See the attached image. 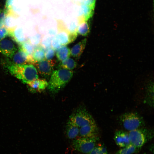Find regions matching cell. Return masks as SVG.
<instances>
[{
    "label": "cell",
    "instance_id": "277c9868",
    "mask_svg": "<svg viewBox=\"0 0 154 154\" xmlns=\"http://www.w3.org/2000/svg\"><path fill=\"white\" fill-rule=\"evenodd\" d=\"M128 133L130 143L137 149L141 148L153 136L151 130L143 127L129 131Z\"/></svg>",
    "mask_w": 154,
    "mask_h": 154
},
{
    "label": "cell",
    "instance_id": "e0dca14e",
    "mask_svg": "<svg viewBox=\"0 0 154 154\" xmlns=\"http://www.w3.org/2000/svg\"><path fill=\"white\" fill-rule=\"evenodd\" d=\"M88 20H80L77 27V33L80 35L86 36L89 33L90 27Z\"/></svg>",
    "mask_w": 154,
    "mask_h": 154
},
{
    "label": "cell",
    "instance_id": "7a4b0ae2",
    "mask_svg": "<svg viewBox=\"0 0 154 154\" xmlns=\"http://www.w3.org/2000/svg\"><path fill=\"white\" fill-rule=\"evenodd\" d=\"M73 76V72L71 70L59 69L53 71L48 82V89L52 93L58 92L69 82Z\"/></svg>",
    "mask_w": 154,
    "mask_h": 154
},
{
    "label": "cell",
    "instance_id": "f1b7e54d",
    "mask_svg": "<svg viewBox=\"0 0 154 154\" xmlns=\"http://www.w3.org/2000/svg\"><path fill=\"white\" fill-rule=\"evenodd\" d=\"M41 40V37L38 34L32 37L30 40V42L33 44L37 45L39 43Z\"/></svg>",
    "mask_w": 154,
    "mask_h": 154
},
{
    "label": "cell",
    "instance_id": "30bf717a",
    "mask_svg": "<svg viewBox=\"0 0 154 154\" xmlns=\"http://www.w3.org/2000/svg\"><path fill=\"white\" fill-rule=\"evenodd\" d=\"M79 134L83 137L94 138L98 137L99 130L96 122L80 128Z\"/></svg>",
    "mask_w": 154,
    "mask_h": 154
},
{
    "label": "cell",
    "instance_id": "6da1fadb",
    "mask_svg": "<svg viewBox=\"0 0 154 154\" xmlns=\"http://www.w3.org/2000/svg\"><path fill=\"white\" fill-rule=\"evenodd\" d=\"M7 68L12 75L27 84L38 78L37 69L33 64L13 63L8 65Z\"/></svg>",
    "mask_w": 154,
    "mask_h": 154
},
{
    "label": "cell",
    "instance_id": "ac0fdd59",
    "mask_svg": "<svg viewBox=\"0 0 154 154\" xmlns=\"http://www.w3.org/2000/svg\"><path fill=\"white\" fill-rule=\"evenodd\" d=\"M45 52L42 46L38 45L34 48L32 56L36 62L39 61L44 59Z\"/></svg>",
    "mask_w": 154,
    "mask_h": 154
},
{
    "label": "cell",
    "instance_id": "ba28073f",
    "mask_svg": "<svg viewBox=\"0 0 154 154\" xmlns=\"http://www.w3.org/2000/svg\"><path fill=\"white\" fill-rule=\"evenodd\" d=\"M55 61L53 60H47L44 59L35 64L39 73L42 76L48 78L53 71Z\"/></svg>",
    "mask_w": 154,
    "mask_h": 154
},
{
    "label": "cell",
    "instance_id": "5b68a950",
    "mask_svg": "<svg viewBox=\"0 0 154 154\" xmlns=\"http://www.w3.org/2000/svg\"><path fill=\"white\" fill-rule=\"evenodd\" d=\"M98 139V137L94 138L81 137L74 140L72 142V145L76 150L87 154L96 146Z\"/></svg>",
    "mask_w": 154,
    "mask_h": 154
},
{
    "label": "cell",
    "instance_id": "4316f807",
    "mask_svg": "<svg viewBox=\"0 0 154 154\" xmlns=\"http://www.w3.org/2000/svg\"><path fill=\"white\" fill-rule=\"evenodd\" d=\"M59 41L56 35L52 38L51 41V46L54 50H57L61 46Z\"/></svg>",
    "mask_w": 154,
    "mask_h": 154
},
{
    "label": "cell",
    "instance_id": "4fadbf2b",
    "mask_svg": "<svg viewBox=\"0 0 154 154\" xmlns=\"http://www.w3.org/2000/svg\"><path fill=\"white\" fill-rule=\"evenodd\" d=\"M58 25L57 37L62 46L66 45L70 43L69 31L64 25L60 24Z\"/></svg>",
    "mask_w": 154,
    "mask_h": 154
},
{
    "label": "cell",
    "instance_id": "8992f818",
    "mask_svg": "<svg viewBox=\"0 0 154 154\" xmlns=\"http://www.w3.org/2000/svg\"><path fill=\"white\" fill-rule=\"evenodd\" d=\"M80 128L95 122L92 116L85 108H80L72 115L70 118Z\"/></svg>",
    "mask_w": 154,
    "mask_h": 154
},
{
    "label": "cell",
    "instance_id": "9a60e30c",
    "mask_svg": "<svg viewBox=\"0 0 154 154\" xmlns=\"http://www.w3.org/2000/svg\"><path fill=\"white\" fill-rule=\"evenodd\" d=\"M86 42V38H84L75 44L70 50L71 55L76 59H79L85 48Z\"/></svg>",
    "mask_w": 154,
    "mask_h": 154
},
{
    "label": "cell",
    "instance_id": "484cf974",
    "mask_svg": "<svg viewBox=\"0 0 154 154\" xmlns=\"http://www.w3.org/2000/svg\"><path fill=\"white\" fill-rule=\"evenodd\" d=\"M9 31L5 25L0 27V40L9 36Z\"/></svg>",
    "mask_w": 154,
    "mask_h": 154
},
{
    "label": "cell",
    "instance_id": "9c48e42d",
    "mask_svg": "<svg viewBox=\"0 0 154 154\" xmlns=\"http://www.w3.org/2000/svg\"><path fill=\"white\" fill-rule=\"evenodd\" d=\"M13 64H35L36 62L32 56L29 55L23 51L20 47L11 58Z\"/></svg>",
    "mask_w": 154,
    "mask_h": 154
},
{
    "label": "cell",
    "instance_id": "52a82bcc",
    "mask_svg": "<svg viewBox=\"0 0 154 154\" xmlns=\"http://www.w3.org/2000/svg\"><path fill=\"white\" fill-rule=\"evenodd\" d=\"M8 37L0 40V52L6 57L11 58L18 49L16 42Z\"/></svg>",
    "mask_w": 154,
    "mask_h": 154
},
{
    "label": "cell",
    "instance_id": "d4e9b609",
    "mask_svg": "<svg viewBox=\"0 0 154 154\" xmlns=\"http://www.w3.org/2000/svg\"><path fill=\"white\" fill-rule=\"evenodd\" d=\"M55 50L52 48L46 49L45 52V58L47 60H52L55 54Z\"/></svg>",
    "mask_w": 154,
    "mask_h": 154
},
{
    "label": "cell",
    "instance_id": "3957f363",
    "mask_svg": "<svg viewBox=\"0 0 154 154\" xmlns=\"http://www.w3.org/2000/svg\"><path fill=\"white\" fill-rule=\"evenodd\" d=\"M119 120L123 128L129 131L143 127L145 125L142 117L134 112L122 114L120 116Z\"/></svg>",
    "mask_w": 154,
    "mask_h": 154
},
{
    "label": "cell",
    "instance_id": "cb8c5ba5",
    "mask_svg": "<svg viewBox=\"0 0 154 154\" xmlns=\"http://www.w3.org/2000/svg\"><path fill=\"white\" fill-rule=\"evenodd\" d=\"M52 37L47 35L44 37L42 40L41 45L46 49L50 48L51 46V41Z\"/></svg>",
    "mask_w": 154,
    "mask_h": 154
},
{
    "label": "cell",
    "instance_id": "2e32d148",
    "mask_svg": "<svg viewBox=\"0 0 154 154\" xmlns=\"http://www.w3.org/2000/svg\"><path fill=\"white\" fill-rule=\"evenodd\" d=\"M56 55L59 60L62 61L69 58L71 55L70 50L66 45H62L56 50Z\"/></svg>",
    "mask_w": 154,
    "mask_h": 154
},
{
    "label": "cell",
    "instance_id": "4dcf8cb0",
    "mask_svg": "<svg viewBox=\"0 0 154 154\" xmlns=\"http://www.w3.org/2000/svg\"><path fill=\"white\" fill-rule=\"evenodd\" d=\"M95 0L96 1V0Z\"/></svg>",
    "mask_w": 154,
    "mask_h": 154
},
{
    "label": "cell",
    "instance_id": "44dd1931",
    "mask_svg": "<svg viewBox=\"0 0 154 154\" xmlns=\"http://www.w3.org/2000/svg\"><path fill=\"white\" fill-rule=\"evenodd\" d=\"M138 149L135 146L130 144L118 151L116 154H132L135 153Z\"/></svg>",
    "mask_w": 154,
    "mask_h": 154
},
{
    "label": "cell",
    "instance_id": "83f0119b",
    "mask_svg": "<svg viewBox=\"0 0 154 154\" xmlns=\"http://www.w3.org/2000/svg\"><path fill=\"white\" fill-rule=\"evenodd\" d=\"M6 16V11L0 8V27L5 26Z\"/></svg>",
    "mask_w": 154,
    "mask_h": 154
},
{
    "label": "cell",
    "instance_id": "603a6c76",
    "mask_svg": "<svg viewBox=\"0 0 154 154\" xmlns=\"http://www.w3.org/2000/svg\"><path fill=\"white\" fill-rule=\"evenodd\" d=\"M87 154H108L106 148L102 145L95 146L92 150Z\"/></svg>",
    "mask_w": 154,
    "mask_h": 154
},
{
    "label": "cell",
    "instance_id": "7c38bea8",
    "mask_svg": "<svg viewBox=\"0 0 154 154\" xmlns=\"http://www.w3.org/2000/svg\"><path fill=\"white\" fill-rule=\"evenodd\" d=\"M27 84L31 91L40 92L48 87V83L45 80L38 78Z\"/></svg>",
    "mask_w": 154,
    "mask_h": 154
},
{
    "label": "cell",
    "instance_id": "5bb4252c",
    "mask_svg": "<svg viewBox=\"0 0 154 154\" xmlns=\"http://www.w3.org/2000/svg\"><path fill=\"white\" fill-rule=\"evenodd\" d=\"M80 128L70 118L66 125V133L70 139L76 138L79 133Z\"/></svg>",
    "mask_w": 154,
    "mask_h": 154
},
{
    "label": "cell",
    "instance_id": "7402d4cb",
    "mask_svg": "<svg viewBox=\"0 0 154 154\" xmlns=\"http://www.w3.org/2000/svg\"><path fill=\"white\" fill-rule=\"evenodd\" d=\"M20 44V48L27 54L32 56L34 48L31 42L30 41H25Z\"/></svg>",
    "mask_w": 154,
    "mask_h": 154
},
{
    "label": "cell",
    "instance_id": "f546056e",
    "mask_svg": "<svg viewBox=\"0 0 154 154\" xmlns=\"http://www.w3.org/2000/svg\"><path fill=\"white\" fill-rule=\"evenodd\" d=\"M95 3L96 1L95 0H83L82 3L94 9Z\"/></svg>",
    "mask_w": 154,
    "mask_h": 154
},
{
    "label": "cell",
    "instance_id": "ffe728a7",
    "mask_svg": "<svg viewBox=\"0 0 154 154\" xmlns=\"http://www.w3.org/2000/svg\"><path fill=\"white\" fill-rule=\"evenodd\" d=\"M94 10L90 7L81 3V14L85 20H88L92 17Z\"/></svg>",
    "mask_w": 154,
    "mask_h": 154
},
{
    "label": "cell",
    "instance_id": "8fae6325",
    "mask_svg": "<svg viewBox=\"0 0 154 154\" xmlns=\"http://www.w3.org/2000/svg\"><path fill=\"white\" fill-rule=\"evenodd\" d=\"M114 139L116 145L120 147H123L131 144L128 133L125 131H116L115 132Z\"/></svg>",
    "mask_w": 154,
    "mask_h": 154
},
{
    "label": "cell",
    "instance_id": "d6986e66",
    "mask_svg": "<svg viewBox=\"0 0 154 154\" xmlns=\"http://www.w3.org/2000/svg\"><path fill=\"white\" fill-rule=\"evenodd\" d=\"M76 65V62L73 59L69 58L61 61L59 64L58 67L60 69L70 70L75 68Z\"/></svg>",
    "mask_w": 154,
    "mask_h": 154
}]
</instances>
